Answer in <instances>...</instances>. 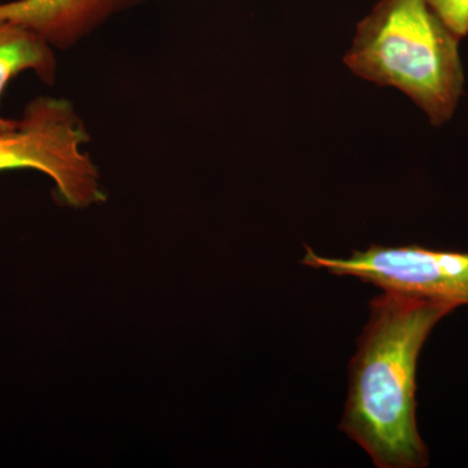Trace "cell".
Wrapping results in <instances>:
<instances>
[{"label": "cell", "instance_id": "1", "mask_svg": "<svg viewBox=\"0 0 468 468\" xmlns=\"http://www.w3.org/2000/svg\"><path fill=\"white\" fill-rule=\"evenodd\" d=\"M455 309L396 292H383L369 303L368 323L351 360L341 430L375 466H428L417 423L418 360L437 323Z\"/></svg>", "mask_w": 468, "mask_h": 468}, {"label": "cell", "instance_id": "2", "mask_svg": "<svg viewBox=\"0 0 468 468\" xmlns=\"http://www.w3.org/2000/svg\"><path fill=\"white\" fill-rule=\"evenodd\" d=\"M458 43L426 0H380L358 24L344 60L356 76L399 89L441 125L463 92Z\"/></svg>", "mask_w": 468, "mask_h": 468}, {"label": "cell", "instance_id": "3", "mask_svg": "<svg viewBox=\"0 0 468 468\" xmlns=\"http://www.w3.org/2000/svg\"><path fill=\"white\" fill-rule=\"evenodd\" d=\"M90 135L73 104L38 97L23 119L0 132V172L33 169L54 183L64 205L85 209L106 201L100 169L82 147Z\"/></svg>", "mask_w": 468, "mask_h": 468}, {"label": "cell", "instance_id": "4", "mask_svg": "<svg viewBox=\"0 0 468 468\" xmlns=\"http://www.w3.org/2000/svg\"><path fill=\"white\" fill-rule=\"evenodd\" d=\"M302 263L351 276L383 289L468 306V252L431 250L420 246H369L349 258H326L306 246Z\"/></svg>", "mask_w": 468, "mask_h": 468}, {"label": "cell", "instance_id": "5", "mask_svg": "<svg viewBox=\"0 0 468 468\" xmlns=\"http://www.w3.org/2000/svg\"><path fill=\"white\" fill-rule=\"evenodd\" d=\"M144 0H15L0 3V20L38 34L54 48H73L89 34Z\"/></svg>", "mask_w": 468, "mask_h": 468}, {"label": "cell", "instance_id": "6", "mask_svg": "<svg viewBox=\"0 0 468 468\" xmlns=\"http://www.w3.org/2000/svg\"><path fill=\"white\" fill-rule=\"evenodd\" d=\"M29 70L46 84H54L57 76L54 48L27 27L0 20V98L12 80ZM16 124L17 120L0 115V132Z\"/></svg>", "mask_w": 468, "mask_h": 468}, {"label": "cell", "instance_id": "7", "mask_svg": "<svg viewBox=\"0 0 468 468\" xmlns=\"http://www.w3.org/2000/svg\"><path fill=\"white\" fill-rule=\"evenodd\" d=\"M443 26L451 29L458 38L468 34V0H426Z\"/></svg>", "mask_w": 468, "mask_h": 468}]
</instances>
